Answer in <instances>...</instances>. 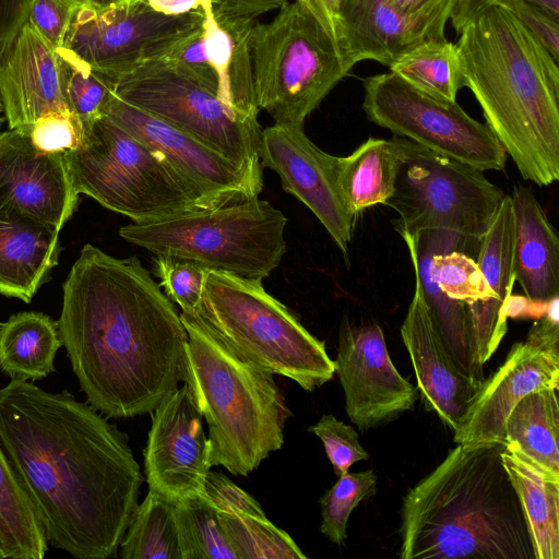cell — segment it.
<instances>
[{
    "instance_id": "30",
    "label": "cell",
    "mask_w": 559,
    "mask_h": 559,
    "mask_svg": "<svg viewBox=\"0 0 559 559\" xmlns=\"http://www.w3.org/2000/svg\"><path fill=\"white\" fill-rule=\"evenodd\" d=\"M62 346L58 320L38 311H23L0 324V371L10 379L43 380L55 371Z\"/></svg>"
},
{
    "instance_id": "28",
    "label": "cell",
    "mask_w": 559,
    "mask_h": 559,
    "mask_svg": "<svg viewBox=\"0 0 559 559\" xmlns=\"http://www.w3.org/2000/svg\"><path fill=\"white\" fill-rule=\"evenodd\" d=\"M558 389L528 393L510 412L504 429L506 449L550 480H559Z\"/></svg>"
},
{
    "instance_id": "31",
    "label": "cell",
    "mask_w": 559,
    "mask_h": 559,
    "mask_svg": "<svg viewBox=\"0 0 559 559\" xmlns=\"http://www.w3.org/2000/svg\"><path fill=\"white\" fill-rule=\"evenodd\" d=\"M519 497L535 559H559V480H550L506 448L501 453Z\"/></svg>"
},
{
    "instance_id": "49",
    "label": "cell",
    "mask_w": 559,
    "mask_h": 559,
    "mask_svg": "<svg viewBox=\"0 0 559 559\" xmlns=\"http://www.w3.org/2000/svg\"><path fill=\"white\" fill-rule=\"evenodd\" d=\"M288 1L290 0H221L213 7V11L216 15L254 20L266 12L277 10Z\"/></svg>"
},
{
    "instance_id": "51",
    "label": "cell",
    "mask_w": 559,
    "mask_h": 559,
    "mask_svg": "<svg viewBox=\"0 0 559 559\" xmlns=\"http://www.w3.org/2000/svg\"><path fill=\"white\" fill-rule=\"evenodd\" d=\"M150 7L165 14L179 15L197 11H203L202 8L207 0H141ZM216 7L221 0H212Z\"/></svg>"
},
{
    "instance_id": "20",
    "label": "cell",
    "mask_w": 559,
    "mask_h": 559,
    "mask_svg": "<svg viewBox=\"0 0 559 559\" xmlns=\"http://www.w3.org/2000/svg\"><path fill=\"white\" fill-rule=\"evenodd\" d=\"M546 388H559V355L525 341L513 344L504 362L484 380L453 432L454 442H504L512 408L528 393Z\"/></svg>"
},
{
    "instance_id": "41",
    "label": "cell",
    "mask_w": 559,
    "mask_h": 559,
    "mask_svg": "<svg viewBox=\"0 0 559 559\" xmlns=\"http://www.w3.org/2000/svg\"><path fill=\"white\" fill-rule=\"evenodd\" d=\"M323 442L326 455L336 476L348 473L357 461L367 460L368 452L360 445L357 431L338 420L334 415H323L308 428Z\"/></svg>"
},
{
    "instance_id": "18",
    "label": "cell",
    "mask_w": 559,
    "mask_h": 559,
    "mask_svg": "<svg viewBox=\"0 0 559 559\" xmlns=\"http://www.w3.org/2000/svg\"><path fill=\"white\" fill-rule=\"evenodd\" d=\"M0 204L61 231L79 204L64 153L41 152L15 129L0 132Z\"/></svg>"
},
{
    "instance_id": "24",
    "label": "cell",
    "mask_w": 559,
    "mask_h": 559,
    "mask_svg": "<svg viewBox=\"0 0 559 559\" xmlns=\"http://www.w3.org/2000/svg\"><path fill=\"white\" fill-rule=\"evenodd\" d=\"M60 230L0 204V294L26 304L58 264Z\"/></svg>"
},
{
    "instance_id": "44",
    "label": "cell",
    "mask_w": 559,
    "mask_h": 559,
    "mask_svg": "<svg viewBox=\"0 0 559 559\" xmlns=\"http://www.w3.org/2000/svg\"><path fill=\"white\" fill-rule=\"evenodd\" d=\"M559 61V23L537 7L524 0H497Z\"/></svg>"
},
{
    "instance_id": "13",
    "label": "cell",
    "mask_w": 559,
    "mask_h": 559,
    "mask_svg": "<svg viewBox=\"0 0 559 559\" xmlns=\"http://www.w3.org/2000/svg\"><path fill=\"white\" fill-rule=\"evenodd\" d=\"M204 12L179 15L156 11L141 0L94 8L81 3L68 27L62 48L85 64L117 78L150 60L164 57L199 29Z\"/></svg>"
},
{
    "instance_id": "9",
    "label": "cell",
    "mask_w": 559,
    "mask_h": 559,
    "mask_svg": "<svg viewBox=\"0 0 559 559\" xmlns=\"http://www.w3.org/2000/svg\"><path fill=\"white\" fill-rule=\"evenodd\" d=\"M250 45L257 106L278 124L304 126L354 67L297 0L254 22Z\"/></svg>"
},
{
    "instance_id": "32",
    "label": "cell",
    "mask_w": 559,
    "mask_h": 559,
    "mask_svg": "<svg viewBox=\"0 0 559 559\" xmlns=\"http://www.w3.org/2000/svg\"><path fill=\"white\" fill-rule=\"evenodd\" d=\"M48 540L39 515L0 444V548L4 559H43Z\"/></svg>"
},
{
    "instance_id": "48",
    "label": "cell",
    "mask_w": 559,
    "mask_h": 559,
    "mask_svg": "<svg viewBox=\"0 0 559 559\" xmlns=\"http://www.w3.org/2000/svg\"><path fill=\"white\" fill-rule=\"evenodd\" d=\"M525 342L559 355V295L551 298L532 325Z\"/></svg>"
},
{
    "instance_id": "45",
    "label": "cell",
    "mask_w": 559,
    "mask_h": 559,
    "mask_svg": "<svg viewBox=\"0 0 559 559\" xmlns=\"http://www.w3.org/2000/svg\"><path fill=\"white\" fill-rule=\"evenodd\" d=\"M389 1L418 24L427 40L445 39V24L456 0Z\"/></svg>"
},
{
    "instance_id": "55",
    "label": "cell",
    "mask_w": 559,
    "mask_h": 559,
    "mask_svg": "<svg viewBox=\"0 0 559 559\" xmlns=\"http://www.w3.org/2000/svg\"><path fill=\"white\" fill-rule=\"evenodd\" d=\"M0 559H4L1 548H0Z\"/></svg>"
},
{
    "instance_id": "53",
    "label": "cell",
    "mask_w": 559,
    "mask_h": 559,
    "mask_svg": "<svg viewBox=\"0 0 559 559\" xmlns=\"http://www.w3.org/2000/svg\"><path fill=\"white\" fill-rule=\"evenodd\" d=\"M128 0H82L83 3L94 8H105L112 4L127 2Z\"/></svg>"
},
{
    "instance_id": "54",
    "label": "cell",
    "mask_w": 559,
    "mask_h": 559,
    "mask_svg": "<svg viewBox=\"0 0 559 559\" xmlns=\"http://www.w3.org/2000/svg\"><path fill=\"white\" fill-rule=\"evenodd\" d=\"M2 114H3V107H2L1 99H0V128H1V124H2V122H3Z\"/></svg>"
},
{
    "instance_id": "23",
    "label": "cell",
    "mask_w": 559,
    "mask_h": 559,
    "mask_svg": "<svg viewBox=\"0 0 559 559\" xmlns=\"http://www.w3.org/2000/svg\"><path fill=\"white\" fill-rule=\"evenodd\" d=\"M514 219L510 195H504L479 241L476 262L491 290V299L466 304L478 360L484 365L508 331L506 307L515 283Z\"/></svg>"
},
{
    "instance_id": "56",
    "label": "cell",
    "mask_w": 559,
    "mask_h": 559,
    "mask_svg": "<svg viewBox=\"0 0 559 559\" xmlns=\"http://www.w3.org/2000/svg\"><path fill=\"white\" fill-rule=\"evenodd\" d=\"M0 324H1V322H0Z\"/></svg>"
},
{
    "instance_id": "29",
    "label": "cell",
    "mask_w": 559,
    "mask_h": 559,
    "mask_svg": "<svg viewBox=\"0 0 559 559\" xmlns=\"http://www.w3.org/2000/svg\"><path fill=\"white\" fill-rule=\"evenodd\" d=\"M402 163L403 152L395 135L390 140L370 136L352 154L340 157V187L353 216L391 199Z\"/></svg>"
},
{
    "instance_id": "25",
    "label": "cell",
    "mask_w": 559,
    "mask_h": 559,
    "mask_svg": "<svg viewBox=\"0 0 559 559\" xmlns=\"http://www.w3.org/2000/svg\"><path fill=\"white\" fill-rule=\"evenodd\" d=\"M514 219V274L526 298L559 295V238L534 192L518 183L510 195Z\"/></svg>"
},
{
    "instance_id": "14",
    "label": "cell",
    "mask_w": 559,
    "mask_h": 559,
    "mask_svg": "<svg viewBox=\"0 0 559 559\" xmlns=\"http://www.w3.org/2000/svg\"><path fill=\"white\" fill-rule=\"evenodd\" d=\"M260 162L277 173L283 189L317 216L348 264L355 216L341 191L340 157L319 148L306 135L304 126L274 123L262 129Z\"/></svg>"
},
{
    "instance_id": "3",
    "label": "cell",
    "mask_w": 559,
    "mask_h": 559,
    "mask_svg": "<svg viewBox=\"0 0 559 559\" xmlns=\"http://www.w3.org/2000/svg\"><path fill=\"white\" fill-rule=\"evenodd\" d=\"M456 43L463 84L524 180L559 179L558 61L504 7L469 20Z\"/></svg>"
},
{
    "instance_id": "7",
    "label": "cell",
    "mask_w": 559,
    "mask_h": 559,
    "mask_svg": "<svg viewBox=\"0 0 559 559\" xmlns=\"http://www.w3.org/2000/svg\"><path fill=\"white\" fill-rule=\"evenodd\" d=\"M64 156L79 194L133 223L228 204L204 192L108 117L95 122Z\"/></svg>"
},
{
    "instance_id": "43",
    "label": "cell",
    "mask_w": 559,
    "mask_h": 559,
    "mask_svg": "<svg viewBox=\"0 0 559 559\" xmlns=\"http://www.w3.org/2000/svg\"><path fill=\"white\" fill-rule=\"evenodd\" d=\"M81 3L82 0H34L27 22L50 47L58 49Z\"/></svg>"
},
{
    "instance_id": "15",
    "label": "cell",
    "mask_w": 559,
    "mask_h": 559,
    "mask_svg": "<svg viewBox=\"0 0 559 559\" xmlns=\"http://www.w3.org/2000/svg\"><path fill=\"white\" fill-rule=\"evenodd\" d=\"M334 364L346 413L361 431L414 408L417 388L396 370L377 322L356 325L344 318Z\"/></svg>"
},
{
    "instance_id": "50",
    "label": "cell",
    "mask_w": 559,
    "mask_h": 559,
    "mask_svg": "<svg viewBox=\"0 0 559 559\" xmlns=\"http://www.w3.org/2000/svg\"><path fill=\"white\" fill-rule=\"evenodd\" d=\"M497 0H456L450 20L459 34L463 26Z\"/></svg>"
},
{
    "instance_id": "12",
    "label": "cell",
    "mask_w": 559,
    "mask_h": 559,
    "mask_svg": "<svg viewBox=\"0 0 559 559\" xmlns=\"http://www.w3.org/2000/svg\"><path fill=\"white\" fill-rule=\"evenodd\" d=\"M362 83V109L369 121L481 171L504 168L508 155L501 143L456 102L428 95L392 72Z\"/></svg>"
},
{
    "instance_id": "10",
    "label": "cell",
    "mask_w": 559,
    "mask_h": 559,
    "mask_svg": "<svg viewBox=\"0 0 559 559\" xmlns=\"http://www.w3.org/2000/svg\"><path fill=\"white\" fill-rule=\"evenodd\" d=\"M116 96L222 153L263 185L262 129L230 109L217 90L174 61L150 60L116 78Z\"/></svg>"
},
{
    "instance_id": "22",
    "label": "cell",
    "mask_w": 559,
    "mask_h": 559,
    "mask_svg": "<svg viewBox=\"0 0 559 559\" xmlns=\"http://www.w3.org/2000/svg\"><path fill=\"white\" fill-rule=\"evenodd\" d=\"M415 278L420 283L425 300L440 337L457 368L468 378L484 381V365L478 360L465 302L447 297L432 281L429 264L432 255L440 251H462L477 255L479 240L456 234L428 230L415 236L403 234Z\"/></svg>"
},
{
    "instance_id": "42",
    "label": "cell",
    "mask_w": 559,
    "mask_h": 559,
    "mask_svg": "<svg viewBox=\"0 0 559 559\" xmlns=\"http://www.w3.org/2000/svg\"><path fill=\"white\" fill-rule=\"evenodd\" d=\"M84 129L70 110H57L41 116L28 136L33 145L45 153H66L82 141Z\"/></svg>"
},
{
    "instance_id": "17",
    "label": "cell",
    "mask_w": 559,
    "mask_h": 559,
    "mask_svg": "<svg viewBox=\"0 0 559 559\" xmlns=\"http://www.w3.org/2000/svg\"><path fill=\"white\" fill-rule=\"evenodd\" d=\"M106 117L162 154L180 174L223 203L255 198L262 190L263 185L222 153L116 95Z\"/></svg>"
},
{
    "instance_id": "52",
    "label": "cell",
    "mask_w": 559,
    "mask_h": 559,
    "mask_svg": "<svg viewBox=\"0 0 559 559\" xmlns=\"http://www.w3.org/2000/svg\"><path fill=\"white\" fill-rule=\"evenodd\" d=\"M530 4L537 7L554 19H559V0H524Z\"/></svg>"
},
{
    "instance_id": "47",
    "label": "cell",
    "mask_w": 559,
    "mask_h": 559,
    "mask_svg": "<svg viewBox=\"0 0 559 559\" xmlns=\"http://www.w3.org/2000/svg\"><path fill=\"white\" fill-rule=\"evenodd\" d=\"M34 0H0V62L23 26Z\"/></svg>"
},
{
    "instance_id": "11",
    "label": "cell",
    "mask_w": 559,
    "mask_h": 559,
    "mask_svg": "<svg viewBox=\"0 0 559 559\" xmlns=\"http://www.w3.org/2000/svg\"><path fill=\"white\" fill-rule=\"evenodd\" d=\"M395 136L403 163L394 193L385 203L399 215L392 222L395 230L412 236L441 230L480 240L506 195L503 191L484 171Z\"/></svg>"
},
{
    "instance_id": "1",
    "label": "cell",
    "mask_w": 559,
    "mask_h": 559,
    "mask_svg": "<svg viewBox=\"0 0 559 559\" xmlns=\"http://www.w3.org/2000/svg\"><path fill=\"white\" fill-rule=\"evenodd\" d=\"M0 444L49 545L76 559L117 556L144 480L124 432L67 390L10 379L0 388Z\"/></svg>"
},
{
    "instance_id": "6",
    "label": "cell",
    "mask_w": 559,
    "mask_h": 559,
    "mask_svg": "<svg viewBox=\"0 0 559 559\" xmlns=\"http://www.w3.org/2000/svg\"><path fill=\"white\" fill-rule=\"evenodd\" d=\"M262 281L210 270L197 314L242 360L313 391L333 378L334 360Z\"/></svg>"
},
{
    "instance_id": "38",
    "label": "cell",
    "mask_w": 559,
    "mask_h": 559,
    "mask_svg": "<svg viewBox=\"0 0 559 559\" xmlns=\"http://www.w3.org/2000/svg\"><path fill=\"white\" fill-rule=\"evenodd\" d=\"M377 492V475L372 469L346 473L320 498L321 533L332 543L344 544L352 511Z\"/></svg>"
},
{
    "instance_id": "5",
    "label": "cell",
    "mask_w": 559,
    "mask_h": 559,
    "mask_svg": "<svg viewBox=\"0 0 559 559\" xmlns=\"http://www.w3.org/2000/svg\"><path fill=\"white\" fill-rule=\"evenodd\" d=\"M180 318L188 334L182 381L207 424L210 463L247 476L282 448L292 412L272 373L235 355L198 314Z\"/></svg>"
},
{
    "instance_id": "21",
    "label": "cell",
    "mask_w": 559,
    "mask_h": 559,
    "mask_svg": "<svg viewBox=\"0 0 559 559\" xmlns=\"http://www.w3.org/2000/svg\"><path fill=\"white\" fill-rule=\"evenodd\" d=\"M0 99L9 129L26 134L41 116L69 110L57 51L28 22L0 62Z\"/></svg>"
},
{
    "instance_id": "33",
    "label": "cell",
    "mask_w": 559,
    "mask_h": 559,
    "mask_svg": "<svg viewBox=\"0 0 559 559\" xmlns=\"http://www.w3.org/2000/svg\"><path fill=\"white\" fill-rule=\"evenodd\" d=\"M389 69L413 87L443 100L456 102L464 86L457 46L447 38L425 40L405 50Z\"/></svg>"
},
{
    "instance_id": "8",
    "label": "cell",
    "mask_w": 559,
    "mask_h": 559,
    "mask_svg": "<svg viewBox=\"0 0 559 559\" xmlns=\"http://www.w3.org/2000/svg\"><path fill=\"white\" fill-rule=\"evenodd\" d=\"M286 216L258 197L119 228L154 255L192 259L210 270L263 280L286 252Z\"/></svg>"
},
{
    "instance_id": "4",
    "label": "cell",
    "mask_w": 559,
    "mask_h": 559,
    "mask_svg": "<svg viewBox=\"0 0 559 559\" xmlns=\"http://www.w3.org/2000/svg\"><path fill=\"white\" fill-rule=\"evenodd\" d=\"M504 442L457 443L403 499L402 559H535Z\"/></svg>"
},
{
    "instance_id": "36",
    "label": "cell",
    "mask_w": 559,
    "mask_h": 559,
    "mask_svg": "<svg viewBox=\"0 0 559 559\" xmlns=\"http://www.w3.org/2000/svg\"><path fill=\"white\" fill-rule=\"evenodd\" d=\"M69 110L81 121L84 133L106 117L116 95V79L56 49Z\"/></svg>"
},
{
    "instance_id": "37",
    "label": "cell",
    "mask_w": 559,
    "mask_h": 559,
    "mask_svg": "<svg viewBox=\"0 0 559 559\" xmlns=\"http://www.w3.org/2000/svg\"><path fill=\"white\" fill-rule=\"evenodd\" d=\"M176 520L182 559H237L216 508L202 492L176 503Z\"/></svg>"
},
{
    "instance_id": "27",
    "label": "cell",
    "mask_w": 559,
    "mask_h": 559,
    "mask_svg": "<svg viewBox=\"0 0 559 559\" xmlns=\"http://www.w3.org/2000/svg\"><path fill=\"white\" fill-rule=\"evenodd\" d=\"M343 51L355 66L373 60L389 67L427 40L418 24L389 0H348L343 12Z\"/></svg>"
},
{
    "instance_id": "2",
    "label": "cell",
    "mask_w": 559,
    "mask_h": 559,
    "mask_svg": "<svg viewBox=\"0 0 559 559\" xmlns=\"http://www.w3.org/2000/svg\"><path fill=\"white\" fill-rule=\"evenodd\" d=\"M62 346L86 402L107 418L152 413L183 380L188 334L136 257L86 243L62 286Z\"/></svg>"
},
{
    "instance_id": "16",
    "label": "cell",
    "mask_w": 559,
    "mask_h": 559,
    "mask_svg": "<svg viewBox=\"0 0 559 559\" xmlns=\"http://www.w3.org/2000/svg\"><path fill=\"white\" fill-rule=\"evenodd\" d=\"M143 451L148 489L173 503L199 495L211 471L210 443L185 383L153 411Z\"/></svg>"
},
{
    "instance_id": "26",
    "label": "cell",
    "mask_w": 559,
    "mask_h": 559,
    "mask_svg": "<svg viewBox=\"0 0 559 559\" xmlns=\"http://www.w3.org/2000/svg\"><path fill=\"white\" fill-rule=\"evenodd\" d=\"M213 1L203 5L205 62L217 82L219 98L245 119L258 120L251 31L254 20L216 15Z\"/></svg>"
},
{
    "instance_id": "34",
    "label": "cell",
    "mask_w": 559,
    "mask_h": 559,
    "mask_svg": "<svg viewBox=\"0 0 559 559\" xmlns=\"http://www.w3.org/2000/svg\"><path fill=\"white\" fill-rule=\"evenodd\" d=\"M119 550L122 559H182L176 504L148 489L134 511Z\"/></svg>"
},
{
    "instance_id": "35",
    "label": "cell",
    "mask_w": 559,
    "mask_h": 559,
    "mask_svg": "<svg viewBox=\"0 0 559 559\" xmlns=\"http://www.w3.org/2000/svg\"><path fill=\"white\" fill-rule=\"evenodd\" d=\"M218 518L237 559L307 558L294 539L285 531L275 526L262 509L218 512Z\"/></svg>"
},
{
    "instance_id": "40",
    "label": "cell",
    "mask_w": 559,
    "mask_h": 559,
    "mask_svg": "<svg viewBox=\"0 0 559 559\" xmlns=\"http://www.w3.org/2000/svg\"><path fill=\"white\" fill-rule=\"evenodd\" d=\"M154 266L165 295L179 305L181 312L197 314L210 269L195 260L174 255H155Z\"/></svg>"
},
{
    "instance_id": "39",
    "label": "cell",
    "mask_w": 559,
    "mask_h": 559,
    "mask_svg": "<svg viewBox=\"0 0 559 559\" xmlns=\"http://www.w3.org/2000/svg\"><path fill=\"white\" fill-rule=\"evenodd\" d=\"M429 272L438 288L453 300L472 304L491 299V290L476 260L462 251L436 252Z\"/></svg>"
},
{
    "instance_id": "46",
    "label": "cell",
    "mask_w": 559,
    "mask_h": 559,
    "mask_svg": "<svg viewBox=\"0 0 559 559\" xmlns=\"http://www.w3.org/2000/svg\"><path fill=\"white\" fill-rule=\"evenodd\" d=\"M318 21L340 52L343 51V12L348 0H297ZM346 58V57H345ZM347 60V59H346ZM348 61V60H347ZM349 62V61H348ZM350 63V62H349Z\"/></svg>"
},
{
    "instance_id": "19",
    "label": "cell",
    "mask_w": 559,
    "mask_h": 559,
    "mask_svg": "<svg viewBox=\"0 0 559 559\" xmlns=\"http://www.w3.org/2000/svg\"><path fill=\"white\" fill-rule=\"evenodd\" d=\"M401 335L424 406L456 431L484 381L468 378L453 361L433 324L417 278Z\"/></svg>"
}]
</instances>
